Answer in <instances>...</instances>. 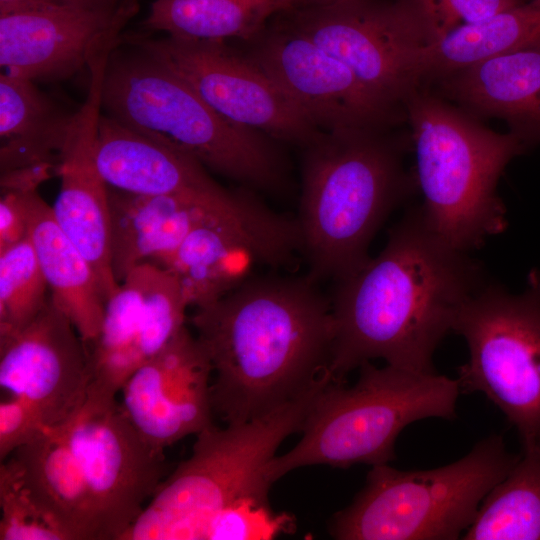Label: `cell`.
Listing matches in <instances>:
<instances>
[{"instance_id":"6da1fadb","label":"cell","mask_w":540,"mask_h":540,"mask_svg":"<svg viewBox=\"0 0 540 540\" xmlns=\"http://www.w3.org/2000/svg\"><path fill=\"white\" fill-rule=\"evenodd\" d=\"M483 269L427 224L421 207L391 229L384 249L336 282L330 300L334 382L373 359L436 372L433 355L464 304L484 285Z\"/></svg>"},{"instance_id":"7a4b0ae2","label":"cell","mask_w":540,"mask_h":540,"mask_svg":"<svg viewBox=\"0 0 540 540\" xmlns=\"http://www.w3.org/2000/svg\"><path fill=\"white\" fill-rule=\"evenodd\" d=\"M190 322L214 374V415L243 423L296 400L329 373L331 303L304 278L248 277Z\"/></svg>"},{"instance_id":"3957f363","label":"cell","mask_w":540,"mask_h":540,"mask_svg":"<svg viewBox=\"0 0 540 540\" xmlns=\"http://www.w3.org/2000/svg\"><path fill=\"white\" fill-rule=\"evenodd\" d=\"M386 130L322 131L303 147L296 222L314 283L359 271L376 232L412 190L403 146Z\"/></svg>"},{"instance_id":"277c9868","label":"cell","mask_w":540,"mask_h":540,"mask_svg":"<svg viewBox=\"0 0 540 540\" xmlns=\"http://www.w3.org/2000/svg\"><path fill=\"white\" fill-rule=\"evenodd\" d=\"M102 111L124 126L180 149L208 170L261 190L284 182L273 138L215 112L178 74L123 34L108 58Z\"/></svg>"},{"instance_id":"5b68a950","label":"cell","mask_w":540,"mask_h":540,"mask_svg":"<svg viewBox=\"0 0 540 540\" xmlns=\"http://www.w3.org/2000/svg\"><path fill=\"white\" fill-rule=\"evenodd\" d=\"M423 216L452 247L470 252L507 227L498 181L526 144L419 86L404 102Z\"/></svg>"},{"instance_id":"8992f818","label":"cell","mask_w":540,"mask_h":540,"mask_svg":"<svg viewBox=\"0 0 540 540\" xmlns=\"http://www.w3.org/2000/svg\"><path fill=\"white\" fill-rule=\"evenodd\" d=\"M351 387L331 382L315 397L300 441L275 456L266 469L270 484L310 465L348 468L388 464L401 431L430 417L454 419L461 392L457 379L366 362Z\"/></svg>"},{"instance_id":"52a82bcc","label":"cell","mask_w":540,"mask_h":540,"mask_svg":"<svg viewBox=\"0 0 540 540\" xmlns=\"http://www.w3.org/2000/svg\"><path fill=\"white\" fill-rule=\"evenodd\" d=\"M325 381L283 406L243 423L211 424L191 456L167 474L121 540H202L214 514L242 498L268 500L266 469L281 443L301 432Z\"/></svg>"},{"instance_id":"ba28073f","label":"cell","mask_w":540,"mask_h":540,"mask_svg":"<svg viewBox=\"0 0 540 540\" xmlns=\"http://www.w3.org/2000/svg\"><path fill=\"white\" fill-rule=\"evenodd\" d=\"M519 457L494 434L459 460L435 469L372 466L353 502L333 516L329 533L340 540L462 538L485 496Z\"/></svg>"},{"instance_id":"9c48e42d","label":"cell","mask_w":540,"mask_h":540,"mask_svg":"<svg viewBox=\"0 0 540 540\" xmlns=\"http://www.w3.org/2000/svg\"><path fill=\"white\" fill-rule=\"evenodd\" d=\"M453 332L469 358L458 368L461 392L484 394L513 425L523 452L540 451V270L513 294L484 285L464 304Z\"/></svg>"},{"instance_id":"30bf717a","label":"cell","mask_w":540,"mask_h":540,"mask_svg":"<svg viewBox=\"0 0 540 540\" xmlns=\"http://www.w3.org/2000/svg\"><path fill=\"white\" fill-rule=\"evenodd\" d=\"M278 17L344 62L386 103L404 110L421 86L420 36L405 0H321Z\"/></svg>"},{"instance_id":"8fae6325","label":"cell","mask_w":540,"mask_h":540,"mask_svg":"<svg viewBox=\"0 0 540 540\" xmlns=\"http://www.w3.org/2000/svg\"><path fill=\"white\" fill-rule=\"evenodd\" d=\"M61 427L92 497L100 540H121L167 476L164 452L138 434L117 398L88 393Z\"/></svg>"},{"instance_id":"7c38bea8","label":"cell","mask_w":540,"mask_h":540,"mask_svg":"<svg viewBox=\"0 0 540 540\" xmlns=\"http://www.w3.org/2000/svg\"><path fill=\"white\" fill-rule=\"evenodd\" d=\"M184 79L221 117L276 141L305 147L322 131L312 125L246 53L224 41L128 36Z\"/></svg>"},{"instance_id":"4fadbf2b","label":"cell","mask_w":540,"mask_h":540,"mask_svg":"<svg viewBox=\"0 0 540 540\" xmlns=\"http://www.w3.org/2000/svg\"><path fill=\"white\" fill-rule=\"evenodd\" d=\"M245 52L323 132L388 129L405 116L371 92L340 59L278 16Z\"/></svg>"},{"instance_id":"5bb4252c","label":"cell","mask_w":540,"mask_h":540,"mask_svg":"<svg viewBox=\"0 0 540 540\" xmlns=\"http://www.w3.org/2000/svg\"><path fill=\"white\" fill-rule=\"evenodd\" d=\"M95 154L110 188L195 200L234 215L266 235H278L286 227V216L247 190L223 187L192 155L148 138L104 113L98 122Z\"/></svg>"},{"instance_id":"9a60e30c","label":"cell","mask_w":540,"mask_h":540,"mask_svg":"<svg viewBox=\"0 0 540 540\" xmlns=\"http://www.w3.org/2000/svg\"><path fill=\"white\" fill-rule=\"evenodd\" d=\"M139 0H67L0 16V65L37 81L68 79L118 42Z\"/></svg>"},{"instance_id":"2e32d148","label":"cell","mask_w":540,"mask_h":540,"mask_svg":"<svg viewBox=\"0 0 540 540\" xmlns=\"http://www.w3.org/2000/svg\"><path fill=\"white\" fill-rule=\"evenodd\" d=\"M188 307L168 270L153 263L133 267L106 301L100 333L88 348V393L117 398L130 375L186 326Z\"/></svg>"},{"instance_id":"e0dca14e","label":"cell","mask_w":540,"mask_h":540,"mask_svg":"<svg viewBox=\"0 0 540 540\" xmlns=\"http://www.w3.org/2000/svg\"><path fill=\"white\" fill-rule=\"evenodd\" d=\"M90 380L88 349L50 297L30 324L0 341L1 395L25 403L45 427L61 426L79 410Z\"/></svg>"},{"instance_id":"ac0fdd59","label":"cell","mask_w":540,"mask_h":540,"mask_svg":"<svg viewBox=\"0 0 540 540\" xmlns=\"http://www.w3.org/2000/svg\"><path fill=\"white\" fill-rule=\"evenodd\" d=\"M212 375L205 349L185 326L126 380L120 408L145 442L164 452L213 423Z\"/></svg>"},{"instance_id":"d6986e66","label":"cell","mask_w":540,"mask_h":540,"mask_svg":"<svg viewBox=\"0 0 540 540\" xmlns=\"http://www.w3.org/2000/svg\"><path fill=\"white\" fill-rule=\"evenodd\" d=\"M108 58L109 52L104 51L88 64L87 96L77 108L58 167L59 192L51 206L59 227L93 267L106 301L119 287L112 268L109 186L98 169L95 154L102 113V82Z\"/></svg>"},{"instance_id":"ffe728a7","label":"cell","mask_w":540,"mask_h":540,"mask_svg":"<svg viewBox=\"0 0 540 540\" xmlns=\"http://www.w3.org/2000/svg\"><path fill=\"white\" fill-rule=\"evenodd\" d=\"M112 268L118 283L135 266H161L196 227L227 219L242 227L265 261L273 257L270 242L250 225L204 203L171 195H139L109 187Z\"/></svg>"},{"instance_id":"44dd1931","label":"cell","mask_w":540,"mask_h":540,"mask_svg":"<svg viewBox=\"0 0 540 540\" xmlns=\"http://www.w3.org/2000/svg\"><path fill=\"white\" fill-rule=\"evenodd\" d=\"M470 115L504 120L527 144H540V49L493 56L436 81Z\"/></svg>"},{"instance_id":"7402d4cb","label":"cell","mask_w":540,"mask_h":540,"mask_svg":"<svg viewBox=\"0 0 540 540\" xmlns=\"http://www.w3.org/2000/svg\"><path fill=\"white\" fill-rule=\"evenodd\" d=\"M75 111L36 82L0 74V174L48 169L56 175L68 144Z\"/></svg>"},{"instance_id":"603a6c76","label":"cell","mask_w":540,"mask_h":540,"mask_svg":"<svg viewBox=\"0 0 540 540\" xmlns=\"http://www.w3.org/2000/svg\"><path fill=\"white\" fill-rule=\"evenodd\" d=\"M29 238L51 301L70 320L88 349L100 333L106 300L93 267L59 227L51 205L38 191L29 194Z\"/></svg>"},{"instance_id":"cb8c5ba5","label":"cell","mask_w":540,"mask_h":540,"mask_svg":"<svg viewBox=\"0 0 540 540\" xmlns=\"http://www.w3.org/2000/svg\"><path fill=\"white\" fill-rule=\"evenodd\" d=\"M259 247L238 224L215 219L192 230L161 265L178 281L189 306L210 304L248 278Z\"/></svg>"},{"instance_id":"d4e9b609","label":"cell","mask_w":540,"mask_h":540,"mask_svg":"<svg viewBox=\"0 0 540 540\" xmlns=\"http://www.w3.org/2000/svg\"><path fill=\"white\" fill-rule=\"evenodd\" d=\"M11 455L33 493L70 540H100L92 497L61 426L45 427Z\"/></svg>"},{"instance_id":"484cf974","label":"cell","mask_w":540,"mask_h":540,"mask_svg":"<svg viewBox=\"0 0 540 540\" xmlns=\"http://www.w3.org/2000/svg\"><path fill=\"white\" fill-rule=\"evenodd\" d=\"M321 0H155L145 33L201 41H250L270 19Z\"/></svg>"},{"instance_id":"4316f807","label":"cell","mask_w":540,"mask_h":540,"mask_svg":"<svg viewBox=\"0 0 540 540\" xmlns=\"http://www.w3.org/2000/svg\"><path fill=\"white\" fill-rule=\"evenodd\" d=\"M530 49H540V0H527L423 46L421 84L493 56Z\"/></svg>"},{"instance_id":"83f0119b","label":"cell","mask_w":540,"mask_h":540,"mask_svg":"<svg viewBox=\"0 0 540 540\" xmlns=\"http://www.w3.org/2000/svg\"><path fill=\"white\" fill-rule=\"evenodd\" d=\"M465 540H540V451L524 452L485 496Z\"/></svg>"},{"instance_id":"f1b7e54d","label":"cell","mask_w":540,"mask_h":540,"mask_svg":"<svg viewBox=\"0 0 540 540\" xmlns=\"http://www.w3.org/2000/svg\"><path fill=\"white\" fill-rule=\"evenodd\" d=\"M48 290L29 237L0 251V341L40 314L49 300Z\"/></svg>"},{"instance_id":"f546056e","label":"cell","mask_w":540,"mask_h":540,"mask_svg":"<svg viewBox=\"0 0 540 540\" xmlns=\"http://www.w3.org/2000/svg\"><path fill=\"white\" fill-rule=\"evenodd\" d=\"M0 540H70L28 485L17 459L0 465Z\"/></svg>"},{"instance_id":"4dcf8cb0","label":"cell","mask_w":540,"mask_h":540,"mask_svg":"<svg viewBox=\"0 0 540 540\" xmlns=\"http://www.w3.org/2000/svg\"><path fill=\"white\" fill-rule=\"evenodd\" d=\"M527 0H405L422 47ZM421 47V48H422Z\"/></svg>"},{"instance_id":"1f68e13d","label":"cell","mask_w":540,"mask_h":540,"mask_svg":"<svg viewBox=\"0 0 540 540\" xmlns=\"http://www.w3.org/2000/svg\"><path fill=\"white\" fill-rule=\"evenodd\" d=\"M292 528V518L275 513L269 501L257 498L239 499L212 516L202 540H268Z\"/></svg>"},{"instance_id":"d6a6232c","label":"cell","mask_w":540,"mask_h":540,"mask_svg":"<svg viewBox=\"0 0 540 540\" xmlns=\"http://www.w3.org/2000/svg\"><path fill=\"white\" fill-rule=\"evenodd\" d=\"M45 426L25 403L12 396L1 395L0 460L35 438Z\"/></svg>"},{"instance_id":"836d02e7","label":"cell","mask_w":540,"mask_h":540,"mask_svg":"<svg viewBox=\"0 0 540 540\" xmlns=\"http://www.w3.org/2000/svg\"><path fill=\"white\" fill-rule=\"evenodd\" d=\"M31 192L33 191L1 192L0 251L29 237V194Z\"/></svg>"}]
</instances>
